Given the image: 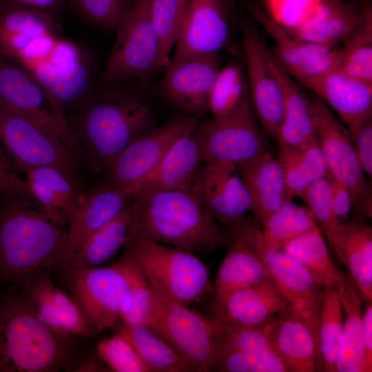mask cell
Listing matches in <instances>:
<instances>
[{"label":"cell","instance_id":"1","mask_svg":"<svg viewBox=\"0 0 372 372\" xmlns=\"http://www.w3.org/2000/svg\"><path fill=\"white\" fill-rule=\"evenodd\" d=\"M0 56L39 81L65 112L79 109L94 91L89 53L63 34L51 14L27 8L1 10Z\"/></svg>","mask_w":372,"mask_h":372},{"label":"cell","instance_id":"2","mask_svg":"<svg viewBox=\"0 0 372 372\" xmlns=\"http://www.w3.org/2000/svg\"><path fill=\"white\" fill-rule=\"evenodd\" d=\"M149 103L138 94L103 85L68 120L81 152L93 167L106 172L137 136L154 127Z\"/></svg>","mask_w":372,"mask_h":372},{"label":"cell","instance_id":"3","mask_svg":"<svg viewBox=\"0 0 372 372\" xmlns=\"http://www.w3.org/2000/svg\"><path fill=\"white\" fill-rule=\"evenodd\" d=\"M131 196L136 231L152 240L196 255L232 240L193 190L145 189Z\"/></svg>","mask_w":372,"mask_h":372},{"label":"cell","instance_id":"4","mask_svg":"<svg viewBox=\"0 0 372 372\" xmlns=\"http://www.w3.org/2000/svg\"><path fill=\"white\" fill-rule=\"evenodd\" d=\"M72 338L47 326L17 285L0 296V372H59L76 364Z\"/></svg>","mask_w":372,"mask_h":372},{"label":"cell","instance_id":"5","mask_svg":"<svg viewBox=\"0 0 372 372\" xmlns=\"http://www.w3.org/2000/svg\"><path fill=\"white\" fill-rule=\"evenodd\" d=\"M68 226L13 200L0 211V280L12 285L55 266Z\"/></svg>","mask_w":372,"mask_h":372},{"label":"cell","instance_id":"6","mask_svg":"<svg viewBox=\"0 0 372 372\" xmlns=\"http://www.w3.org/2000/svg\"><path fill=\"white\" fill-rule=\"evenodd\" d=\"M127 245L152 289L166 298L189 306L212 289L209 270L196 254L137 231Z\"/></svg>","mask_w":372,"mask_h":372},{"label":"cell","instance_id":"7","mask_svg":"<svg viewBox=\"0 0 372 372\" xmlns=\"http://www.w3.org/2000/svg\"><path fill=\"white\" fill-rule=\"evenodd\" d=\"M151 0H136L116 28L101 85L146 79L165 68L150 17Z\"/></svg>","mask_w":372,"mask_h":372},{"label":"cell","instance_id":"8","mask_svg":"<svg viewBox=\"0 0 372 372\" xmlns=\"http://www.w3.org/2000/svg\"><path fill=\"white\" fill-rule=\"evenodd\" d=\"M152 291L149 327L167 341L194 371H213L218 352L215 319Z\"/></svg>","mask_w":372,"mask_h":372},{"label":"cell","instance_id":"9","mask_svg":"<svg viewBox=\"0 0 372 372\" xmlns=\"http://www.w3.org/2000/svg\"><path fill=\"white\" fill-rule=\"evenodd\" d=\"M0 143L21 170L51 167L76 184L78 154L53 131L1 104Z\"/></svg>","mask_w":372,"mask_h":372},{"label":"cell","instance_id":"10","mask_svg":"<svg viewBox=\"0 0 372 372\" xmlns=\"http://www.w3.org/2000/svg\"><path fill=\"white\" fill-rule=\"evenodd\" d=\"M194 133L204 163L228 161L236 165L268 152L265 132L254 110L248 87L227 115L197 122Z\"/></svg>","mask_w":372,"mask_h":372},{"label":"cell","instance_id":"11","mask_svg":"<svg viewBox=\"0 0 372 372\" xmlns=\"http://www.w3.org/2000/svg\"><path fill=\"white\" fill-rule=\"evenodd\" d=\"M61 271L72 298L95 333L114 327L121 320L125 276L118 259L110 266Z\"/></svg>","mask_w":372,"mask_h":372},{"label":"cell","instance_id":"12","mask_svg":"<svg viewBox=\"0 0 372 372\" xmlns=\"http://www.w3.org/2000/svg\"><path fill=\"white\" fill-rule=\"evenodd\" d=\"M0 104L57 134L81 153L66 112L52 94L21 67L0 56Z\"/></svg>","mask_w":372,"mask_h":372},{"label":"cell","instance_id":"13","mask_svg":"<svg viewBox=\"0 0 372 372\" xmlns=\"http://www.w3.org/2000/svg\"><path fill=\"white\" fill-rule=\"evenodd\" d=\"M198 119L183 115L154 126L134 138L107 171L110 185L126 190L152 172L174 143L192 131Z\"/></svg>","mask_w":372,"mask_h":372},{"label":"cell","instance_id":"14","mask_svg":"<svg viewBox=\"0 0 372 372\" xmlns=\"http://www.w3.org/2000/svg\"><path fill=\"white\" fill-rule=\"evenodd\" d=\"M311 114L329 173L349 189L353 205L371 194L347 127L320 99H310Z\"/></svg>","mask_w":372,"mask_h":372},{"label":"cell","instance_id":"15","mask_svg":"<svg viewBox=\"0 0 372 372\" xmlns=\"http://www.w3.org/2000/svg\"><path fill=\"white\" fill-rule=\"evenodd\" d=\"M249 247L262 260L288 306L309 327L318 342L324 287L317 283L311 273L282 249L265 250Z\"/></svg>","mask_w":372,"mask_h":372},{"label":"cell","instance_id":"16","mask_svg":"<svg viewBox=\"0 0 372 372\" xmlns=\"http://www.w3.org/2000/svg\"><path fill=\"white\" fill-rule=\"evenodd\" d=\"M251 12L274 42L271 49L282 67L300 83L338 68L342 49L312 43L295 36L272 21L258 6Z\"/></svg>","mask_w":372,"mask_h":372},{"label":"cell","instance_id":"17","mask_svg":"<svg viewBox=\"0 0 372 372\" xmlns=\"http://www.w3.org/2000/svg\"><path fill=\"white\" fill-rule=\"evenodd\" d=\"M228 0H188L169 62L218 53L228 43Z\"/></svg>","mask_w":372,"mask_h":372},{"label":"cell","instance_id":"18","mask_svg":"<svg viewBox=\"0 0 372 372\" xmlns=\"http://www.w3.org/2000/svg\"><path fill=\"white\" fill-rule=\"evenodd\" d=\"M161 85L163 96L185 115L209 112L211 89L220 68L218 53L169 62Z\"/></svg>","mask_w":372,"mask_h":372},{"label":"cell","instance_id":"19","mask_svg":"<svg viewBox=\"0 0 372 372\" xmlns=\"http://www.w3.org/2000/svg\"><path fill=\"white\" fill-rule=\"evenodd\" d=\"M221 225L231 227L251 211V200L237 165L231 162L205 163L194 188Z\"/></svg>","mask_w":372,"mask_h":372},{"label":"cell","instance_id":"20","mask_svg":"<svg viewBox=\"0 0 372 372\" xmlns=\"http://www.w3.org/2000/svg\"><path fill=\"white\" fill-rule=\"evenodd\" d=\"M50 269L39 271L17 284L37 316L50 328L69 338L95 333L72 298L52 280Z\"/></svg>","mask_w":372,"mask_h":372},{"label":"cell","instance_id":"21","mask_svg":"<svg viewBox=\"0 0 372 372\" xmlns=\"http://www.w3.org/2000/svg\"><path fill=\"white\" fill-rule=\"evenodd\" d=\"M242 35L251 104L264 132L276 140L285 114L282 95L267 65L262 52L263 41L257 32L246 25Z\"/></svg>","mask_w":372,"mask_h":372},{"label":"cell","instance_id":"22","mask_svg":"<svg viewBox=\"0 0 372 372\" xmlns=\"http://www.w3.org/2000/svg\"><path fill=\"white\" fill-rule=\"evenodd\" d=\"M132 203L124 189L110 184L82 194L67 229L66 238L55 266L60 270L68 267L83 242L109 223Z\"/></svg>","mask_w":372,"mask_h":372},{"label":"cell","instance_id":"23","mask_svg":"<svg viewBox=\"0 0 372 372\" xmlns=\"http://www.w3.org/2000/svg\"><path fill=\"white\" fill-rule=\"evenodd\" d=\"M300 84L338 114L351 139L372 116V83L355 79L338 68Z\"/></svg>","mask_w":372,"mask_h":372},{"label":"cell","instance_id":"24","mask_svg":"<svg viewBox=\"0 0 372 372\" xmlns=\"http://www.w3.org/2000/svg\"><path fill=\"white\" fill-rule=\"evenodd\" d=\"M260 326L289 372L318 371L317 340L288 305Z\"/></svg>","mask_w":372,"mask_h":372},{"label":"cell","instance_id":"25","mask_svg":"<svg viewBox=\"0 0 372 372\" xmlns=\"http://www.w3.org/2000/svg\"><path fill=\"white\" fill-rule=\"evenodd\" d=\"M203 164L201 148L194 129L174 143L152 172L125 191L132 196L145 189L193 190Z\"/></svg>","mask_w":372,"mask_h":372},{"label":"cell","instance_id":"26","mask_svg":"<svg viewBox=\"0 0 372 372\" xmlns=\"http://www.w3.org/2000/svg\"><path fill=\"white\" fill-rule=\"evenodd\" d=\"M262 52L267 65L280 87L284 102V118L276 140L280 145L301 146L318 139L311 114L310 99L279 63L271 48L264 45Z\"/></svg>","mask_w":372,"mask_h":372},{"label":"cell","instance_id":"27","mask_svg":"<svg viewBox=\"0 0 372 372\" xmlns=\"http://www.w3.org/2000/svg\"><path fill=\"white\" fill-rule=\"evenodd\" d=\"M236 165L250 198L254 220L261 227L289 200L282 168L269 152Z\"/></svg>","mask_w":372,"mask_h":372},{"label":"cell","instance_id":"28","mask_svg":"<svg viewBox=\"0 0 372 372\" xmlns=\"http://www.w3.org/2000/svg\"><path fill=\"white\" fill-rule=\"evenodd\" d=\"M272 279L262 281L230 294L216 307L220 320L240 327H258L287 306Z\"/></svg>","mask_w":372,"mask_h":372},{"label":"cell","instance_id":"29","mask_svg":"<svg viewBox=\"0 0 372 372\" xmlns=\"http://www.w3.org/2000/svg\"><path fill=\"white\" fill-rule=\"evenodd\" d=\"M336 289L343 327L335 372H365L362 310L364 299L349 274L341 273Z\"/></svg>","mask_w":372,"mask_h":372},{"label":"cell","instance_id":"30","mask_svg":"<svg viewBox=\"0 0 372 372\" xmlns=\"http://www.w3.org/2000/svg\"><path fill=\"white\" fill-rule=\"evenodd\" d=\"M333 250L349 269L364 300L372 301V228L356 216L342 222Z\"/></svg>","mask_w":372,"mask_h":372},{"label":"cell","instance_id":"31","mask_svg":"<svg viewBox=\"0 0 372 372\" xmlns=\"http://www.w3.org/2000/svg\"><path fill=\"white\" fill-rule=\"evenodd\" d=\"M366 7L351 2L323 0L314 14L302 25L289 30L300 39L335 47L362 20Z\"/></svg>","mask_w":372,"mask_h":372},{"label":"cell","instance_id":"32","mask_svg":"<svg viewBox=\"0 0 372 372\" xmlns=\"http://www.w3.org/2000/svg\"><path fill=\"white\" fill-rule=\"evenodd\" d=\"M136 232L135 216L131 203L83 242L68 267L103 266L130 243Z\"/></svg>","mask_w":372,"mask_h":372},{"label":"cell","instance_id":"33","mask_svg":"<svg viewBox=\"0 0 372 372\" xmlns=\"http://www.w3.org/2000/svg\"><path fill=\"white\" fill-rule=\"evenodd\" d=\"M268 276L258 256L242 240L232 238L212 285L216 308L232 293L254 285Z\"/></svg>","mask_w":372,"mask_h":372},{"label":"cell","instance_id":"34","mask_svg":"<svg viewBox=\"0 0 372 372\" xmlns=\"http://www.w3.org/2000/svg\"><path fill=\"white\" fill-rule=\"evenodd\" d=\"M277 160L282 168L289 200L299 197L329 170L318 140L301 146L280 145Z\"/></svg>","mask_w":372,"mask_h":372},{"label":"cell","instance_id":"35","mask_svg":"<svg viewBox=\"0 0 372 372\" xmlns=\"http://www.w3.org/2000/svg\"><path fill=\"white\" fill-rule=\"evenodd\" d=\"M117 332L132 342L149 372L194 371L167 341L149 327L123 323Z\"/></svg>","mask_w":372,"mask_h":372},{"label":"cell","instance_id":"36","mask_svg":"<svg viewBox=\"0 0 372 372\" xmlns=\"http://www.w3.org/2000/svg\"><path fill=\"white\" fill-rule=\"evenodd\" d=\"M118 260L125 276L121 320L125 324L149 327L153 309L152 289L128 245Z\"/></svg>","mask_w":372,"mask_h":372},{"label":"cell","instance_id":"37","mask_svg":"<svg viewBox=\"0 0 372 372\" xmlns=\"http://www.w3.org/2000/svg\"><path fill=\"white\" fill-rule=\"evenodd\" d=\"M282 249L303 266L317 283L322 287L336 286L342 271L331 258L320 227L291 240Z\"/></svg>","mask_w":372,"mask_h":372},{"label":"cell","instance_id":"38","mask_svg":"<svg viewBox=\"0 0 372 372\" xmlns=\"http://www.w3.org/2000/svg\"><path fill=\"white\" fill-rule=\"evenodd\" d=\"M343 327V311L336 286L324 287L319 316L318 371L335 372Z\"/></svg>","mask_w":372,"mask_h":372},{"label":"cell","instance_id":"39","mask_svg":"<svg viewBox=\"0 0 372 372\" xmlns=\"http://www.w3.org/2000/svg\"><path fill=\"white\" fill-rule=\"evenodd\" d=\"M338 68L358 80L372 83V9L366 7L361 22L344 39Z\"/></svg>","mask_w":372,"mask_h":372},{"label":"cell","instance_id":"40","mask_svg":"<svg viewBox=\"0 0 372 372\" xmlns=\"http://www.w3.org/2000/svg\"><path fill=\"white\" fill-rule=\"evenodd\" d=\"M247 90L241 67L231 63L220 68L210 91L208 109L214 118L230 113L239 103Z\"/></svg>","mask_w":372,"mask_h":372},{"label":"cell","instance_id":"41","mask_svg":"<svg viewBox=\"0 0 372 372\" xmlns=\"http://www.w3.org/2000/svg\"><path fill=\"white\" fill-rule=\"evenodd\" d=\"M213 371L221 372H289L275 351L246 352L218 344Z\"/></svg>","mask_w":372,"mask_h":372},{"label":"cell","instance_id":"42","mask_svg":"<svg viewBox=\"0 0 372 372\" xmlns=\"http://www.w3.org/2000/svg\"><path fill=\"white\" fill-rule=\"evenodd\" d=\"M187 1L151 0V20L160 41L165 68L169 63V54L176 43Z\"/></svg>","mask_w":372,"mask_h":372},{"label":"cell","instance_id":"43","mask_svg":"<svg viewBox=\"0 0 372 372\" xmlns=\"http://www.w3.org/2000/svg\"><path fill=\"white\" fill-rule=\"evenodd\" d=\"M324 231L331 247L337 238L341 222L335 216L331 203V184L327 176L311 183L300 196Z\"/></svg>","mask_w":372,"mask_h":372},{"label":"cell","instance_id":"44","mask_svg":"<svg viewBox=\"0 0 372 372\" xmlns=\"http://www.w3.org/2000/svg\"><path fill=\"white\" fill-rule=\"evenodd\" d=\"M96 357L107 371L149 372L132 342L118 332L98 344Z\"/></svg>","mask_w":372,"mask_h":372},{"label":"cell","instance_id":"45","mask_svg":"<svg viewBox=\"0 0 372 372\" xmlns=\"http://www.w3.org/2000/svg\"><path fill=\"white\" fill-rule=\"evenodd\" d=\"M87 22L103 30L115 32L136 0H70Z\"/></svg>","mask_w":372,"mask_h":372},{"label":"cell","instance_id":"46","mask_svg":"<svg viewBox=\"0 0 372 372\" xmlns=\"http://www.w3.org/2000/svg\"><path fill=\"white\" fill-rule=\"evenodd\" d=\"M26 179L36 181L50 191L62 204L71 218L82 195L63 174L47 166L28 167L23 170Z\"/></svg>","mask_w":372,"mask_h":372},{"label":"cell","instance_id":"47","mask_svg":"<svg viewBox=\"0 0 372 372\" xmlns=\"http://www.w3.org/2000/svg\"><path fill=\"white\" fill-rule=\"evenodd\" d=\"M323 0H262L264 11L275 23L294 30L305 23Z\"/></svg>","mask_w":372,"mask_h":372},{"label":"cell","instance_id":"48","mask_svg":"<svg viewBox=\"0 0 372 372\" xmlns=\"http://www.w3.org/2000/svg\"><path fill=\"white\" fill-rule=\"evenodd\" d=\"M360 165L371 179L372 176V116L366 119L352 138Z\"/></svg>","mask_w":372,"mask_h":372},{"label":"cell","instance_id":"49","mask_svg":"<svg viewBox=\"0 0 372 372\" xmlns=\"http://www.w3.org/2000/svg\"><path fill=\"white\" fill-rule=\"evenodd\" d=\"M331 184V198L333 211L341 222H347L353 206L352 197L348 187L329 172L327 175Z\"/></svg>","mask_w":372,"mask_h":372},{"label":"cell","instance_id":"50","mask_svg":"<svg viewBox=\"0 0 372 372\" xmlns=\"http://www.w3.org/2000/svg\"><path fill=\"white\" fill-rule=\"evenodd\" d=\"M0 191L10 196L28 200L32 198L26 180L20 178L16 172L0 167Z\"/></svg>","mask_w":372,"mask_h":372},{"label":"cell","instance_id":"51","mask_svg":"<svg viewBox=\"0 0 372 372\" xmlns=\"http://www.w3.org/2000/svg\"><path fill=\"white\" fill-rule=\"evenodd\" d=\"M364 371H372V302L367 301L362 313Z\"/></svg>","mask_w":372,"mask_h":372},{"label":"cell","instance_id":"52","mask_svg":"<svg viewBox=\"0 0 372 372\" xmlns=\"http://www.w3.org/2000/svg\"><path fill=\"white\" fill-rule=\"evenodd\" d=\"M8 8H27L54 15L63 6L65 0H6ZM1 11V10H0Z\"/></svg>","mask_w":372,"mask_h":372},{"label":"cell","instance_id":"53","mask_svg":"<svg viewBox=\"0 0 372 372\" xmlns=\"http://www.w3.org/2000/svg\"><path fill=\"white\" fill-rule=\"evenodd\" d=\"M0 167L8 170L14 171L13 165L8 155L4 153L1 147L0 146Z\"/></svg>","mask_w":372,"mask_h":372},{"label":"cell","instance_id":"54","mask_svg":"<svg viewBox=\"0 0 372 372\" xmlns=\"http://www.w3.org/2000/svg\"><path fill=\"white\" fill-rule=\"evenodd\" d=\"M341 1H345V2H351L352 1H364V0H339Z\"/></svg>","mask_w":372,"mask_h":372},{"label":"cell","instance_id":"55","mask_svg":"<svg viewBox=\"0 0 372 372\" xmlns=\"http://www.w3.org/2000/svg\"><path fill=\"white\" fill-rule=\"evenodd\" d=\"M236 0H228V1L229 2L230 5H232L233 3H234Z\"/></svg>","mask_w":372,"mask_h":372}]
</instances>
